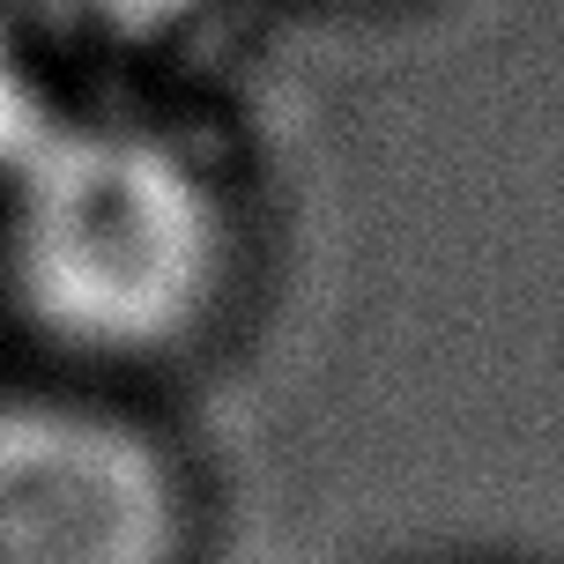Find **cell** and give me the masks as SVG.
I'll list each match as a JSON object with an SVG mask.
<instances>
[{"label":"cell","mask_w":564,"mask_h":564,"mask_svg":"<svg viewBox=\"0 0 564 564\" xmlns=\"http://www.w3.org/2000/svg\"><path fill=\"white\" fill-rule=\"evenodd\" d=\"M246 297V200L224 156L149 105H67L0 164V312L59 379L200 357Z\"/></svg>","instance_id":"6da1fadb"},{"label":"cell","mask_w":564,"mask_h":564,"mask_svg":"<svg viewBox=\"0 0 564 564\" xmlns=\"http://www.w3.org/2000/svg\"><path fill=\"white\" fill-rule=\"evenodd\" d=\"M186 453L119 387L0 394V564H194Z\"/></svg>","instance_id":"7a4b0ae2"},{"label":"cell","mask_w":564,"mask_h":564,"mask_svg":"<svg viewBox=\"0 0 564 564\" xmlns=\"http://www.w3.org/2000/svg\"><path fill=\"white\" fill-rule=\"evenodd\" d=\"M216 8L224 0H15L37 53H67L112 75L178 67L208 37Z\"/></svg>","instance_id":"3957f363"},{"label":"cell","mask_w":564,"mask_h":564,"mask_svg":"<svg viewBox=\"0 0 564 564\" xmlns=\"http://www.w3.org/2000/svg\"><path fill=\"white\" fill-rule=\"evenodd\" d=\"M53 105H59V89L45 83V53L30 45L15 0H0V164L45 127Z\"/></svg>","instance_id":"277c9868"}]
</instances>
